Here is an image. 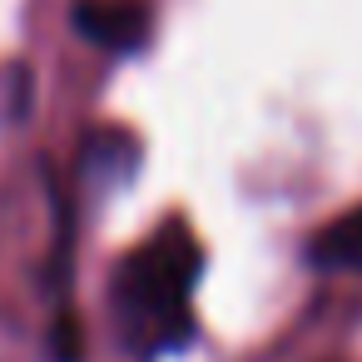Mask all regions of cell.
Wrapping results in <instances>:
<instances>
[{"mask_svg":"<svg viewBox=\"0 0 362 362\" xmlns=\"http://www.w3.org/2000/svg\"><path fill=\"white\" fill-rule=\"evenodd\" d=\"M70 21H75V30L90 45L115 50V55L144 50L149 30H154V11L144 6V0H80Z\"/></svg>","mask_w":362,"mask_h":362,"instance_id":"cell-2","label":"cell"},{"mask_svg":"<svg viewBox=\"0 0 362 362\" xmlns=\"http://www.w3.org/2000/svg\"><path fill=\"white\" fill-rule=\"evenodd\" d=\"M308 263L317 273H362V204L342 218H332L327 228H317Z\"/></svg>","mask_w":362,"mask_h":362,"instance_id":"cell-3","label":"cell"},{"mask_svg":"<svg viewBox=\"0 0 362 362\" xmlns=\"http://www.w3.org/2000/svg\"><path fill=\"white\" fill-rule=\"evenodd\" d=\"M124 174H134V139L119 129H95L85 139V179L95 189H110Z\"/></svg>","mask_w":362,"mask_h":362,"instance_id":"cell-4","label":"cell"},{"mask_svg":"<svg viewBox=\"0 0 362 362\" xmlns=\"http://www.w3.org/2000/svg\"><path fill=\"white\" fill-rule=\"evenodd\" d=\"M199 273H204V248L184 223L154 228L129 258H119L110 283V313H115V337L129 357L139 362L179 357L199 337V317H194Z\"/></svg>","mask_w":362,"mask_h":362,"instance_id":"cell-1","label":"cell"}]
</instances>
